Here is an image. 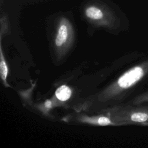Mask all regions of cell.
Here are the masks:
<instances>
[{"instance_id":"277c9868","label":"cell","mask_w":148,"mask_h":148,"mask_svg":"<svg viewBox=\"0 0 148 148\" xmlns=\"http://www.w3.org/2000/svg\"><path fill=\"white\" fill-rule=\"evenodd\" d=\"M55 94L57 98L60 101H66L71 97L72 91L69 87L65 85H62L56 90Z\"/></svg>"},{"instance_id":"ba28073f","label":"cell","mask_w":148,"mask_h":148,"mask_svg":"<svg viewBox=\"0 0 148 148\" xmlns=\"http://www.w3.org/2000/svg\"><path fill=\"white\" fill-rule=\"evenodd\" d=\"M51 102L50 101H47V102H46V107L49 108V107L51 106Z\"/></svg>"},{"instance_id":"7a4b0ae2","label":"cell","mask_w":148,"mask_h":148,"mask_svg":"<svg viewBox=\"0 0 148 148\" xmlns=\"http://www.w3.org/2000/svg\"><path fill=\"white\" fill-rule=\"evenodd\" d=\"M72 34V27L70 21L62 17L59 21L57 34L55 39V45L58 47H64L70 39Z\"/></svg>"},{"instance_id":"8992f818","label":"cell","mask_w":148,"mask_h":148,"mask_svg":"<svg viewBox=\"0 0 148 148\" xmlns=\"http://www.w3.org/2000/svg\"><path fill=\"white\" fill-rule=\"evenodd\" d=\"M87 121L96 123L100 125H107L113 124V123L111 121V120L108 117H105V116L100 117L97 119L96 120H94V119L90 120V119H87Z\"/></svg>"},{"instance_id":"9c48e42d","label":"cell","mask_w":148,"mask_h":148,"mask_svg":"<svg viewBox=\"0 0 148 148\" xmlns=\"http://www.w3.org/2000/svg\"><path fill=\"white\" fill-rule=\"evenodd\" d=\"M145 107H146L147 109H148V106H145Z\"/></svg>"},{"instance_id":"6da1fadb","label":"cell","mask_w":148,"mask_h":148,"mask_svg":"<svg viewBox=\"0 0 148 148\" xmlns=\"http://www.w3.org/2000/svg\"><path fill=\"white\" fill-rule=\"evenodd\" d=\"M85 16L90 21L98 24H106L112 19V14L109 9L99 3H91L84 10Z\"/></svg>"},{"instance_id":"52a82bcc","label":"cell","mask_w":148,"mask_h":148,"mask_svg":"<svg viewBox=\"0 0 148 148\" xmlns=\"http://www.w3.org/2000/svg\"><path fill=\"white\" fill-rule=\"evenodd\" d=\"M146 102H148V91L138 96L134 101L135 104H140Z\"/></svg>"},{"instance_id":"5b68a950","label":"cell","mask_w":148,"mask_h":148,"mask_svg":"<svg viewBox=\"0 0 148 148\" xmlns=\"http://www.w3.org/2000/svg\"><path fill=\"white\" fill-rule=\"evenodd\" d=\"M0 73L2 80L6 83V77L8 74V68L6 61L3 56L2 49H1V62H0Z\"/></svg>"},{"instance_id":"3957f363","label":"cell","mask_w":148,"mask_h":148,"mask_svg":"<svg viewBox=\"0 0 148 148\" xmlns=\"http://www.w3.org/2000/svg\"><path fill=\"white\" fill-rule=\"evenodd\" d=\"M123 120L132 123L148 125V109L143 106L128 110L124 114Z\"/></svg>"}]
</instances>
